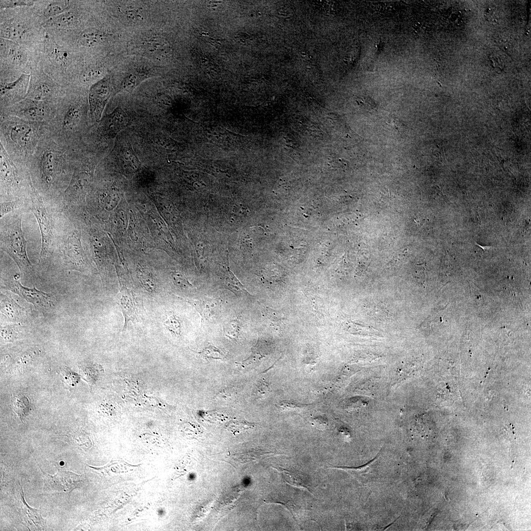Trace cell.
I'll use <instances>...</instances> for the list:
<instances>
[{"label":"cell","instance_id":"cell-32","mask_svg":"<svg viewBox=\"0 0 531 531\" xmlns=\"http://www.w3.org/2000/svg\"><path fill=\"white\" fill-rule=\"evenodd\" d=\"M255 424L245 420H233L225 425V428L234 434L251 429Z\"/></svg>","mask_w":531,"mask_h":531},{"label":"cell","instance_id":"cell-13","mask_svg":"<svg viewBox=\"0 0 531 531\" xmlns=\"http://www.w3.org/2000/svg\"><path fill=\"white\" fill-rule=\"evenodd\" d=\"M7 126V135L8 139L12 143L16 149L20 150V153L30 154L37 142V133L34 129L24 122L15 121L9 123Z\"/></svg>","mask_w":531,"mask_h":531},{"label":"cell","instance_id":"cell-4","mask_svg":"<svg viewBox=\"0 0 531 531\" xmlns=\"http://www.w3.org/2000/svg\"><path fill=\"white\" fill-rule=\"evenodd\" d=\"M86 90L71 85L65 87L57 100L51 126L57 131L58 136L67 139L77 138V132L87 107H89Z\"/></svg>","mask_w":531,"mask_h":531},{"label":"cell","instance_id":"cell-17","mask_svg":"<svg viewBox=\"0 0 531 531\" xmlns=\"http://www.w3.org/2000/svg\"><path fill=\"white\" fill-rule=\"evenodd\" d=\"M20 278L18 274H14L7 283L6 288L32 304L35 307L48 309L53 306L52 298L50 294L40 291L35 287L31 289L23 286Z\"/></svg>","mask_w":531,"mask_h":531},{"label":"cell","instance_id":"cell-1","mask_svg":"<svg viewBox=\"0 0 531 531\" xmlns=\"http://www.w3.org/2000/svg\"><path fill=\"white\" fill-rule=\"evenodd\" d=\"M54 216V239L47 262L57 264L64 269L85 272L88 269V265L82 245L81 228L75 211L55 208Z\"/></svg>","mask_w":531,"mask_h":531},{"label":"cell","instance_id":"cell-19","mask_svg":"<svg viewBox=\"0 0 531 531\" xmlns=\"http://www.w3.org/2000/svg\"><path fill=\"white\" fill-rule=\"evenodd\" d=\"M74 0H36L32 8L42 25L48 20L69 10Z\"/></svg>","mask_w":531,"mask_h":531},{"label":"cell","instance_id":"cell-18","mask_svg":"<svg viewBox=\"0 0 531 531\" xmlns=\"http://www.w3.org/2000/svg\"><path fill=\"white\" fill-rule=\"evenodd\" d=\"M106 63L97 58L85 60L84 64L75 82L72 85L87 89L108 74Z\"/></svg>","mask_w":531,"mask_h":531},{"label":"cell","instance_id":"cell-22","mask_svg":"<svg viewBox=\"0 0 531 531\" xmlns=\"http://www.w3.org/2000/svg\"><path fill=\"white\" fill-rule=\"evenodd\" d=\"M0 312L2 318L13 323L21 322L26 315L24 308L12 298L3 294L0 295Z\"/></svg>","mask_w":531,"mask_h":531},{"label":"cell","instance_id":"cell-34","mask_svg":"<svg viewBox=\"0 0 531 531\" xmlns=\"http://www.w3.org/2000/svg\"><path fill=\"white\" fill-rule=\"evenodd\" d=\"M199 353L208 359L223 360L226 357L225 354L221 350L213 346L206 347Z\"/></svg>","mask_w":531,"mask_h":531},{"label":"cell","instance_id":"cell-12","mask_svg":"<svg viewBox=\"0 0 531 531\" xmlns=\"http://www.w3.org/2000/svg\"><path fill=\"white\" fill-rule=\"evenodd\" d=\"M115 95L112 77L108 73L88 90L89 112L91 120L99 122L110 98Z\"/></svg>","mask_w":531,"mask_h":531},{"label":"cell","instance_id":"cell-35","mask_svg":"<svg viewBox=\"0 0 531 531\" xmlns=\"http://www.w3.org/2000/svg\"><path fill=\"white\" fill-rule=\"evenodd\" d=\"M239 323L236 320H232L226 324L224 327L225 335L229 339L236 340L240 331Z\"/></svg>","mask_w":531,"mask_h":531},{"label":"cell","instance_id":"cell-15","mask_svg":"<svg viewBox=\"0 0 531 531\" xmlns=\"http://www.w3.org/2000/svg\"><path fill=\"white\" fill-rule=\"evenodd\" d=\"M30 80V74H23L14 81H0V110L11 107L25 98Z\"/></svg>","mask_w":531,"mask_h":531},{"label":"cell","instance_id":"cell-30","mask_svg":"<svg viewBox=\"0 0 531 531\" xmlns=\"http://www.w3.org/2000/svg\"><path fill=\"white\" fill-rule=\"evenodd\" d=\"M13 409L15 412L21 418L24 417L30 410V404L28 399L23 395H18L15 397L13 402Z\"/></svg>","mask_w":531,"mask_h":531},{"label":"cell","instance_id":"cell-9","mask_svg":"<svg viewBox=\"0 0 531 531\" xmlns=\"http://www.w3.org/2000/svg\"><path fill=\"white\" fill-rule=\"evenodd\" d=\"M89 10L88 2L74 0L71 8L48 20L42 27L48 32L66 31L82 28L92 22Z\"/></svg>","mask_w":531,"mask_h":531},{"label":"cell","instance_id":"cell-5","mask_svg":"<svg viewBox=\"0 0 531 531\" xmlns=\"http://www.w3.org/2000/svg\"><path fill=\"white\" fill-rule=\"evenodd\" d=\"M12 212L0 219V249L16 263L21 273L30 275L34 271L27 252V241L22 228V212Z\"/></svg>","mask_w":531,"mask_h":531},{"label":"cell","instance_id":"cell-23","mask_svg":"<svg viewBox=\"0 0 531 531\" xmlns=\"http://www.w3.org/2000/svg\"><path fill=\"white\" fill-rule=\"evenodd\" d=\"M185 301L193 306L204 320H209L215 317L219 313L221 303L219 299L204 297L199 300L186 299Z\"/></svg>","mask_w":531,"mask_h":531},{"label":"cell","instance_id":"cell-29","mask_svg":"<svg viewBox=\"0 0 531 531\" xmlns=\"http://www.w3.org/2000/svg\"><path fill=\"white\" fill-rule=\"evenodd\" d=\"M22 327L18 324L1 326V339L5 341H12L17 339L21 335Z\"/></svg>","mask_w":531,"mask_h":531},{"label":"cell","instance_id":"cell-36","mask_svg":"<svg viewBox=\"0 0 531 531\" xmlns=\"http://www.w3.org/2000/svg\"><path fill=\"white\" fill-rule=\"evenodd\" d=\"M171 278L173 283L177 288L181 289H186L192 287V285L189 282L186 277L179 272L175 271L172 272Z\"/></svg>","mask_w":531,"mask_h":531},{"label":"cell","instance_id":"cell-39","mask_svg":"<svg viewBox=\"0 0 531 531\" xmlns=\"http://www.w3.org/2000/svg\"><path fill=\"white\" fill-rule=\"evenodd\" d=\"M115 464L116 463H113L112 462H110L109 463H108L106 466H105L104 467H103L98 468V467H92V466H89V467L91 468L92 469H94V470L97 471L98 472H101L104 475H105L106 473L108 472V471H109L110 467L112 465H113L114 464Z\"/></svg>","mask_w":531,"mask_h":531},{"label":"cell","instance_id":"cell-40","mask_svg":"<svg viewBox=\"0 0 531 531\" xmlns=\"http://www.w3.org/2000/svg\"><path fill=\"white\" fill-rule=\"evenodd\" d=\"M89 528L88 525H87L86 524H82L79 525L74 530V531H87V530H89Z\"/></svg>","mask_w":531,"mask_h":531},{"label":"cell","instance_id":"cell-27","mask_svg":"<svg viewBox=\"0 0 531 531\" xmlns=\"http://www.w3.org/2000/svg\"><path fill=\"white\" fill-rule=\"evenodd\" d=\"M163 323L167 329L172 335L176 337L180 335L181 322L179 318L173 312L171 311L166 312Z\"/></svg>","mask_w":531,"mask_h":531},{"label":"cell","instance_id":"cell-33","mask_svg":"<svg viewBox=\"0 0 531 531\" xmlns=\"http://www.w3.org/2000/svg\"><path fill=\"white\" fill-rule=\"evenodd\" d=\"M36 0H0V9L32 6Z\"/></svg>","mask_w":531,"mask_h":531},{"label":"cell","instance_id":"cell-24","mask_svg":"<svg viewBox=\"0 0 531 531\" xmlns=\"http://www.w3.org/2000/svg\"><path fill=\"white\" fill-rule=\"evenodd\" d=\"M140 49L146 55L153 57H161L167 52L168 43L161 36L153 35L146 36L140 43Z\"/></svg>","mask_w":531,"mask_h":531},{"label":"cell","instance_id":"cell-20","mask_svg":"<svg viewBox=\"0 0 531 531\" xmlns=\"http://www.w3.org/2000/svg\"><path fill=\"white\" fill-rule=\"evenodd\" d=\"M99 122L103 131L112 137L126 128L129 123V120L126 112L118 107L102 118Z\"/></svg>","mask_w":531,"mask_h":531},{"label":"cell","instance_id":"cell-31","mask_svg":"<svg viewBox=\"0 0 531 531\" xmlns=\"http://www.w3.org/2000/svg\"><path fill=\"white\" fill-rule=\"evenodd\" d=\"M225 283L227 288L235 294L242 295L247 293L244 286L229 269H228V274L226 278Z\"/></svg>","mask_w":531,"mask_h":531},{"label":"cell","instance_id":"cell-38","mask_svg":"<svg viewBox=\"0 0 531 531\" xmlns=\"http://www.w3.org/2000/svg\"><path fill=\"white\" fill-rule=\"evenodd\" d=\"M234 391L230 388H227L219 391L216 395H215V398L219 399H227L228 398H231L233 396Z\"/></svg>","mask_w":531,"mask_h":531},{"label":"cell","instance_id":"cell-37","mask_svg":"<svg viewBox=\"0 0 531 531\" xmlns=\"http://www.w3.org/2000/svg\"><path fill=\"white\" fill-rule=\"evenodd\" d=\"M269 391L267 383L264 381L259 382L255 388V393L258 397H264Z\"/></svg>","mask_w":531,"mask_h":531},{"label":"cell","instance_id":"cell-10","mask_svg":"<svg viewBox=\"0 0 531 531\" xmlns=\"http://www.w3.org/2000/svg\"><path fill=\"white\" fill-rule=\"evenodd\" d=\"M64 88L55 81L37 64L31 69L25 98L55 103L62 93Z\"/></svg>","mask_w":531,"mask_h":531},{"label":"cell","instance_id":"cell-8","mask_svg":"<svg viewBox=\"0 0 531 531\" xmlns=\"http://www.w3.org/2000/svg\"><path fill=\"white\" fill-rule=\"evenodd\" d=\"M47 203L38 191L31 185L30 193V210L35 216L41 236V247L39 256L40 263L47 261L52 250L54 239V216L52 206Z\"/></svg>","mask_w":531,"mask_h":531},{"label":"cell","instance_id":"cell-11","mask_svg":"<svg viewBox=\"0 0 531 531\" xmlns=\"http://www.w3.org/2000/svg\"><path fill=\"white\" fill-rule=\"evenodd\" d=\"M55 104L25 98L11 107L0 110V112L2 115L29 121L51 120L54 115Z\"/></svg>","mask_w":531,"mask_h":531},{"label":"cell","instance_id":"cell-14","mask_svg":"<svg viewBox=\"0 0 531 531\" xmlns=\"http://www.w3.org/2000/svg\"><path fill=\"white\" fill-rule=\"evenodd\" d=\"M119 282V291L117 295V302L124 317L122 331H125L129 322L134 324L140 323L143 319L142 303L133 292L123 282Z\"/></svg>","mask_w":531,"mask_h":531},{"label":"cell","instance_id":"cell-28","mask_svg":"<svg viewBox=\"0 0 531 531\" xmlns=\"http://www.w3.org/2000/svg\"><path fill=\"white\" fill-rule=\"evenodd\" d=\"M118 11L124 18L132 22L140 21L143 19V12L140 7L127 3L118 5Z\"/></svg>","mask_w":531,"mask_h":531},{"label":"cell","instance_id":"cell-21","mask_svg":"<svg viewBox=\"0 0 531 531\" xmlns=\"http://www.w3.org/2000/svg\"><path fill=\"white\" fill-rule=\"evenodd\" d=\"M22 516L26 526L31 530H43L45 522L40 510L30 506L24 499L23 488L20 490Z\"/></svg>","mask_w":531,"mask_h":531},{"label":"cell","instance_id":"cell-6","mask_svg":"<svg viewBox=\"0 0 531 531\" xmlns=\"http://www.w3.org/2000/svg\"><path fill=\"white\" fill-rule=\"evenodd\" d=\"M38 64L37 51L0 37V81L10 82L30 74Z\"/></svg>","mask_w":531,"mask_h":531},{"label":"cell","instance_id":"cell-25","mask_svg":"<svg viewBox=\"0 0 531 531\" xmlns=\"http://www.w3.org/2000/svg\"><path fill=\"white\" fill-rule=\"evenodd\" d=\"M151 75L148 73H144L137 70L128 73L123 79L120 85L118 87L116 94L120 91H126L131 93L145 79Z\"/></svg>","mask_w":531,"mask_h":531},{"label":"cell","instance_id":"cell-3","mask_svg":"<svg viewBox=\"0 0 531 531\" xmlns=\"http://www.w3.org/2000/svg\"><path fill=\"white\" fill-rule=\"evenodd\" d=\"M45 35L32 6L0 9V37L37 51Z\"/></svg>","mask_w":531,"mask_h":531},{"label":"cell","instance_id":"cell-2","mask_svg":"<svg viewBox=\"0 0 531 531\" xmlns=\"http://www.w3.org/2000/svg\"><path fill=\"white\" fill-rule=\"evenodd\" d=\"M37 53L39 65L64 87L75 82L85 62L84 57L77 50L46 32Z\"/></svg>","mask_w":531,"mask_h":531},{"label":"cell","instance_id":"cell-26","mask_svg":"<svg viewBox=\"0 0 531 531\" xmlns=\"http://www.w3.org/2000/svg\"><path fill=\"white\" fill-rule=\"evenodd\" d=\"M0 218L7 214L18 210H30V198L19 199L10 201H0Z\"/></svg>","mask_w":531,"mask_h":531},{"label":"cell","instance_id":"cell-7","mask_svg":"<svg viewBox=\"0 0 531 531\" xmlns=\"http://www.w3.org/2000/svg\"><path fill=\"white\" fill-rule=\"evenodd\" d=\"M32 184L28 169H18L1 148L0 201L30 199Z\"/></svg>","mask_w":531,"mask_h":531},{"label":"cell","instance_id":"cell-16","mask_svg":"<svg viewBox=\"0 0 531 531\" xmlns=\"http://www.w3.org/2000/svg\"><path fill=\"white\" fill-rule=\"evenodd\" d=\"M43 473L44 490L48 493H69L77 488L81 475L69 471L59 470L54 475Z\"/></svg>","mask_w":531,"mask_h":531}]
</instances>
